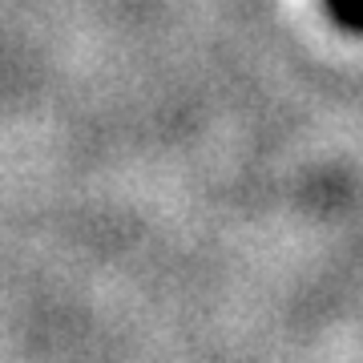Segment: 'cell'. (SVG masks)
<instances>
[{"label":"cell","mask_w":363,"mask_h":363,"mask_svg":"<svg viewBox=\"0 0 363 363\" xmlns=\"http://www.w3.org/2000/svg\"><path fill=\"white\" fill-rule=\"evenodd\" d=\"M327 4L339 16V25H347L351 33H363V0H327Z\"/></svg>","instance_id":"1"}]
</instances>
